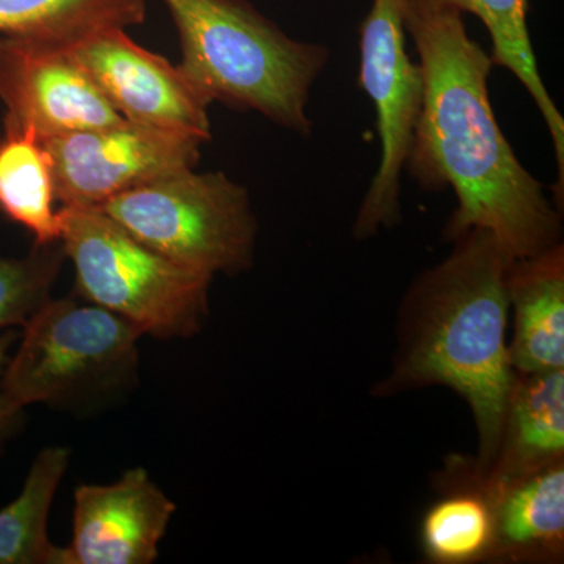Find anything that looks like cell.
Here are the masks:
<instances>
[{
    "label": "cell",
    "mask_w": 564,
    "mask_h": 564,
    "mask_svg": "<svg viewBox=\"0 0 564 564\" xmlns=\"http://www.w3.org/2000/svg\"><path fill=\"white\" fill-rule=\"evenodd\" d=\"M423 73V99L404 172L426 192L452 188L456 207L444 229L492 232L513 259L563 243L558 204L522 165L489 101L494 63L455 10L408 13Z\"/></svg>",
    "instance_id": "cell-1"
},
{
    "label": "cell",
    "mask_w": 564,
    "mask_h": 564,
    "mask_svg": "<svg viewBox=\"0 0 564 564\" xmlns=\"http://www.w3.org/2000/svg\"><path fill=\"white\" fill-rule=\"evenodd\" d=\"M404 295L397 350L378 397L444 386L466 400L478 434L474 466H491L514 370L508 352L507 274L513 262L492 232L474 228Z\"/></svg>",
    "instance_id": "cell-2"
},
{
    "label": "cell",
    "mask_w": 564,
    "mask_h": 564,
    "mask_svg": "<svg viewBox=\"0 0 564 564\" xmlns=\"http://www.w3.org/2000/svg\"><path fill=\"white\" fill-rule=\"evenodd\" d=\"M180 33V69L207 101L258 111L310 139L315 82L332 61L318 43L295 40L248 0H163Z\"/></svg>",
    "instance_id": "cell-3"
},
{
    "label": "cell",
    "mask_w": 564,
    "mask_h": 564,
    "mask_svg": "<svg viewBox=\"0 0 564 564\" xmlns=\"http://www.w3.org/2000/svg\"><path fill=\"white\" fill-rule=\"evenodd\" d=\"M61 242L85 302L158 339L202 332L214 278L170 261L98 207H61Z\"/></svg>",
    "instance_id": "cell-4"
},
{
    "label": "cell",
    "mask_w": 564,
    "mask_h": 564,
    "mask_svg": "<svg viewBox=\"0 0 564 564\" xmlns=\"http://www.w3.org/2000/svg\"><path fill=\"white\" fill-rule=\"evenodd\" d=\"M141 336L131 322L98 304L51 299L24 326L3 389L22 408L101 403L135 383Z\"/></svg>",
    "instance_id": "cell-5"
},
{
    "label": "cell",
    "mask_w": 564,
    "mask_h": 564,
    "mask_svg": "<svg viewBox=\"0 0 564 564\" xmlns=\"http://www.w3.org/2000/svg\"><path fill=\"white\" fill-rule=\"evenodd\" d=\"M141 243L195 272L236 276L254 263L250 193L223 172L182 170L98 207Z\"/></svg>",
    "instance_id": "cell-6"
},
{
    "label": "cell",
    "mask_w": 564,
    "mask_h": 564,
    "mask_svg": "<svg viewBox=\"0 0 564 564\" xmlns=\"http://www.w3.org/2000/svg\"><path fill=\"white\" fill-rule=\"evenodd\" d=\"M408 0H373L361 25L359 85L373 102L381 154L352 236L372 239L402 218V174L423 99L421 65L406 50Z\"/></svg>",
    "instance_id": "cell-7"
},
{
    "label": "cell",
    "mask_w": 564,
    "mask_h": 564,
    "mask_svg": "<svg viewBox=\"0 0 564 564\" xmlns=\"http://www.w3.org/2000/svg\"><path fill=\"white\" fill-rule=\"evenodd\" d=\"M40 141L61 207H99L139 185L195 169L203 147L191 137L128 120Z\"/></svg>",
    "instance_id": "cell-8"
},
{
    "label": "cell",
    "mask_w": 564,
    "mask_h": 564,
    "mask_svg": "<svg viewBox=\"0 0 564 564\" xmlns=\"http://www.w3.org/2000/svg\"><path fill=\"white\" fill-rule=\"evenodd\" d=\"M124 120L159 131L212 140L210 102L166 58L139 46L126 29H101L66 44Z\"/></svg>",
    "instance_id": "cell-9"
},
{
    "label": "cell",
    "mask_w": 564,
    "mask_h": 564,
    "mask_svg": "<svg viewBox=\"0 0 564 564\" xmlns=\"http://www.w3.org/2000/svg\"><path fill=\"white\" fill-rule=\"evenodd\" d=\"M0 101L6 129L40 140L124 120L65 46L21 36L0 35Z\"/></svg>",
    "instance_id": "cell-10"
},
{
    "label": "cell",
    "mask_w": 564,
    "mask_h": 564,
    "mask_svg": "<svg viewBox=\"0 0 564 564\" xmlns=\"http://www.w3.org/2000/svg\"><path fill=\"white\" fill-rule=\"evenodd\" d=\"M176 505L143 467L110 485L74 491L73 540L65 564H151Z\"/></svg>",
    "instance_id": "cell-11"
},
{
    "label": "cell",
    "mask_w": 564,
    "mask_h": 564,
    "mask_svg": "<svg viewBox=\"0 0 564 564\" xmlns=\"http://www.w3.org/2000/svg\"><path fill=\"white\" fill-rule=\"evenodd\" d=\"M474 470L492 507L496 536L491 562H562L564 459L502 484H489L477 467Z\"/></svg>",
    "instance_id": "cell-12"
},
{
    "label": "cell",
    "mask_w": 564,
    "mask_h": 564,
    "mask_svg": "<svg viewBox=\"0 0 564 564\" xmlns=\"http://www.w3.org/2000/svg\"><path fill=\"white\" fill-rule=\"evenodd\" d=\"M514 372L564 369V245L513 259L507 274Z\"/></svg>",
    "instance_id": "cell-13"
},
{
    "label": "cell",
    "mask_w": 564,
    "mask_h": 564,
    "mask_svg": "<svg viewBox=\"0 0 564 564\" xmlns=\"http://www.w3.org/2000/svg\"><path fill=\"white\" fill-rule=\"evenodd\" d=\"M563 459L564 369L514 372L499 448L491 466L478 473L502 484Z\"/></svg>",
    "instance_id": "cell-14"
},
{
    "label": "cell",
    "mask_w": 564,
    "mask_h": 564,
    "mask_svg": "<svg viewBox=\"0 0 564 564\" xmlns=\"http://www.w3.org/2000/svg\"><path fill=\"white\" fill-rule=\"evenodd\" d=\"M436 484L443 497L423 516V555L437 564L491 562L496 524L473 459L452 456L437 475Z\"/></svg>",
    "instance_id": "cell-15"
},
{
    "label": "cell",
    "mask_w": 564,
    "mask_h": 564,
    "mask_svg": "<svg viewBox=\"0 0 564 564\" xmlns=\"http://www.w3.org/2000/svg\"><path fill=\"white\" fill-rule=\"evenodd\" d=\"M527 3L529 0H408V13L455 10L474 14L484 22L492 41L494 66L510 70L524 85L547 126L558 165L555 195L560 193V199H563L564 118L538 68L540 65L527 24Z\"/></svg>",
    "instance_id": "cell-16"
},
{
    "label": "cell",
    "mask_w": 564,
    "mask_h": 564,
    "mask_svg": "<svg viewBox=\"0 0 564 564\" xmlns=\"http://www.w3.org/2000/svg\"><path fill=\"white\" fill-rule=\"evenodd\" d=\"M50 155L35 133L6 129L0 139V214L31 232L35 245L61 242Z\"/></svg>",
    "instance_id": "cell-17"
},
{
    "label": "cell",
    "mask_w": 564,
    "mask_h": 564,
    "mask_svg": "<svg viewBox=\"0 0 564 564\" xmlns=\"http://www.w3.org/2000/svg\"><path fill=\"white\" fill-rule=\"evenodd\" d=\"M69 466V448L52 445L33 459L17 499L0 510V564H65V549L51 543L47 521Z\"/></svg>",
    "instance_id": "cell-18"
},
{
    "label": "cell",
    "mask_w": 564,
    "mask_h": 564,
    "mask_svg": "<svg viewBox=\"0 0 564 564\" xmlns=\"http://www.w3.org/2000/svg\"><path fill=\"white\" fill-rule=\"evenodd\" d=\"M147 20V0H0V35L66 44Z\"/></svg>",
    "instance_id": "cell-19"
},
{
    "label": "cell",
    "mask_w": 564,
    "mask_h": 564,
    "mask_svg": "<svg viewBox=\"0 0 564 564\" xmlns=\"http://www.w3.org/2000/svg\"><path fill=\"white\" fill-rule=\"evenodd\" d=\"M65 259L62 242L35 245L24 258L0 256V334L24 328L50 302Z\"/></svg>",
    "instance_id": "cell-20"
},
{
    "label": "cell",
    "mask_w": 564,
    "mask_h": 564,
    "mask_svg": "<svg viewBox=\"0 0 564 564\" xmlns=\"http://www.w3.org/2000/svg\"><path fill=\"white\" fill-rule=\"evenodd\" d=\"M17 339L13 329L0 334V451L18 433L24 419L25 408L14 403L3 389V375L9 366L11 345L17 343Z\"/></svg>",
    "instance_id": "cell-21"
}]
</instances>
